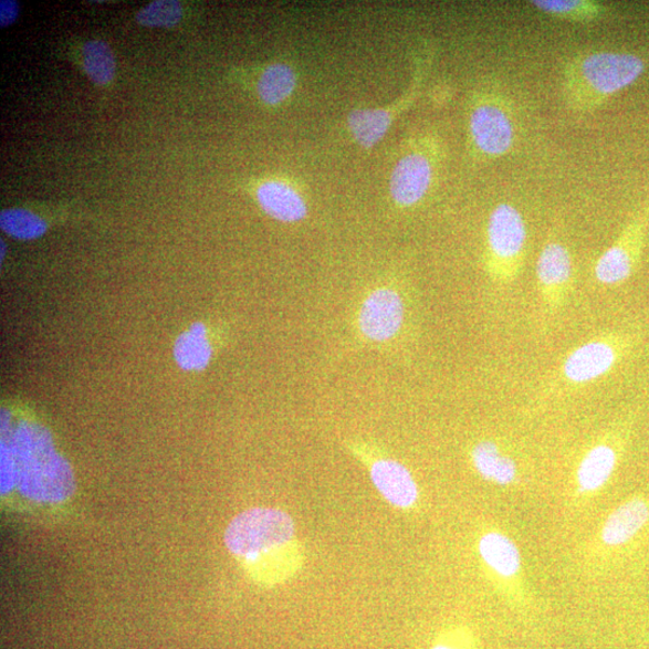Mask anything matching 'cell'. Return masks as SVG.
Instances as JSON below:
<instances>
[{
  "label": "cell",
  "instance_id": "obj_10",
  "mask_svg": "<svg viewBox=\"0 0 649 649\" xmlns=\"http://www.w3.org/2000/svg\"><path fill=\"white\" fill-rule=\"evenodd\" d=\"M433 168L430 159L421 154H410L400 159L391 175L390 191L395 202L410 207L420 202L430 189Z\"/></svg>",
  "mask_w": 649,
  "mask_h": 649
},
{
  "label": "cell",
  "instance_id": "obj_9",
  "mask_svg": "<svg viewBox=\"0 0 649 649\" xmlns=\"http://www.w3.org/2000/svg\"><path fill=\"white\" fill-rule=\"evenodd\" d=\"M472 140L483 156L501 158L509 154L515 143L513 118L499 103L478 105L469 121Z\"/></svg>",
  "mask_w": 649,
  "mask_h": 649
},
{
  "label": "cell",
  "instance_id": "obj_20",
  "mask_svg": "<svg viewBox=\"0 0 649 649\" xmlns=\"http://www.w3.org/2000/svg\"><path fill=\"white\" fill-rule=\"evenodd\" d=\"M84 67L95 85L105 86L115 77L116 61L114 52L102 40H91L84 46Z\"/></svg>",
  "mask_w": 649,
  "mask_h": 649
},
{
  "label": "cell",
  "instance_id": "obj_2",
  "mask_svg": "<svg viewBox=\"0 0 649 649\" xmlns=\"http://www.w3.org/2000/svg\"><path fill=\"white\" fill-rule=\"evenodd\" d=\"M12 464V490L38 504H60L75 490L71 465L54 449L45 428L23 423L13 432L11 443L2 444Z\"/></svg>",
  "mask_w": 649,
  "mask_h": 649
},
{
  "label": "cell",
  "instance_id": "obj_11",
  "mask_svg": "<svg viewBox=\"0 0 649 649\" xmlns=\"http://www.w3.org/2000/svg\"><path fill=\"white\" fill-rule=\"evenodd\" d=\"M373 485L384 500L398 509H409L418 502L419 489L409 469L391 459H377L369 464Z\"/></svg>",
  "mask_w": 649,
  "mask_h": 649
},
{
  "label": "cell",
  "instance_id": "obj_6",
  "mask_svg": "<svg viewBox=\"0 0 649 649\" xmlns=\"http://www.w3.org/2000/svg\"><path fill=\"white\" fill-rule=\"evenodd\" d=\"M404 297L391 287L373 290L358 311L357 325L362 335L375 343L395 338L405 324Z\"/></svg>",
  "mask_w": 649,
  "mask_h": 649
},
{
  "label": "cell",
  "instance_id": "obj_16",
  "mask_svg": "<svg viewBox=\"0 0 649 649\" xmlns=\"http://www.w3.org/2000/svg\"><path fill=\"white\" fill-rule=\"evenodd\" d=\"M479 554L492 571L503 577L515 576L521 569V554L510 537L491 532L479 542Z\"/></svg>",
  "mask_w": 649,
  "mask_h": 649
},
{
  "label": "cell",
  "instance_id": "obj_4",
  "mask_svg": "<svg viewBox=\"0 0 649 649\" xmlns=\"http://www.w3.org/2000/svg\"><path fill=\"white\" fill-rule=\"evenodd\" d=\"M528 240L526 222L511 203L496 205L486 227V269L499 284H511L519 278Z\"/></svg>",
  "mask_w": 649,
  "mask_h": 649
},
{
  "label": "cell",
  "instance_id": "obj_17",
  "mask_svg": "<svg viewBox=\"0 0 649 649\" xmlns=\"http://www.w3.org/2000/svg\"><path fill=\"white\" fill-rule=\"evenodd\" d=\"M179 366L188 370H201L211 362L212 347L202 324L192 325L179 336L175 347Z\"/></svg>",
  "mask_w": 649,
  "mask_h": 649
},
{
  "label": "cell",
  "instance_id": "obj_18",
  "mask_svg": "<svg viewBox=\"0 0 649 649\" xmlns=\"http://www.w3.org/2000/svg\"><path fill=\"white\" fill-rule=\"evenodd\" d=\"M355 140L365 148L376 146L388 133L391 114L383 108L356 109L348 118Z\"/></svg>",
  "mask_w": 649,
  "mask_h": 649
},
{
  "label": "cell",
  "instance_id": "obj_23",
  "mask_svg": "<svg viewBox=\"0 0 649 649\" xmlns=\"http://www.w3.org/2000/svg\"><path fill=\"white\" fill-rule=\"evenodd\" d=\"M184 17L182 6L176 0H157L137 12L136 20L145 27H175Z\"/></svg>",
  "mask_w": 649,
  "mask_h": 649
},
{
  "label": "cell",
  "instance_id": "obj_15",
  "mask_svg": "<svg viewBox=\"0 0 649 649\" xmlns=\"http://www.w3.org/2000/svg\"><path fill=\"white\" fill-rule=\"evenodd\" d=\"M472 462L477 472L485 480L506 486L517 475L516 462L504 456L499 446L491 440H483L472 450Z\"/></svg>",
  "mask_w": 649,
  "mask_h": 649
},
{
  "label": "cell",
  "instance_id": "obj_19",
  "mask_svg": "<svg viewBox=\"0 0 649 649\" xmlns=\"http://www.w3.org/2000/svg\"><path fill=\"white\" fill-rule=\"evenodd\" d=\"M296 87V74L286 64H272L265 69L258 82V93L262 102L279 105L293 94Z\"/></svg>",
  "mask_w": 649,
  "mask_h": 649
},
{
  "label": "cell",
  "instance_id": "obj_12",
  "mask_svg": "<svg viewBox=\"0 0 649 649\" xmlns=\"http://www.w3.org/2000/svg\"><path fill=\"white\" fill-rule=\"evenodd\" d=\"M257 198L262 210L283 223L300 222L308 213L305 200L294 188L283 182L270 181L261 185Z\"/></svg>",
  "mask_w": 649,
  "mask_h": 649
},
{
  "label": "cell",
  "instance_id": "obj_21",
  "mask_svg": "<svg viewBox=\"0 0 649 649\" xmlns=\"http://www.w3.org/2000/svg\"><path fill=\"white\" fill-rule=\"evenodd\" d=\"M531 4L549 18L573 22L596 20L603 10L600 4L585 0H534Z\"/></svg>",
  "mask_w": 649,
  "mask_h": 649
},
{
  "label": "cell",
  "instance_id": "obj_24",
  "mask_svg": "<svg viewBox=\"0 0 649 649\" xmlns=\"http://www.w3.org/2000/svg\"><path fill=\"white\" fill-rule=\"evenodd\" d=\"M19 12L18 2H13V0H2L0 2V24H2L3 29L18 20Z\"/></svg>",
  "mask_w": 649,
  "mask_h": 649
},
{
  "label": "cell",
  "instance_id": "obj_5",
  "mask_svg": "<svg viewBox=\"0 0 649 649\" xmlns=\"http://www.w3.org/2000/svg\"><path fill=\"white\" fill-rule=\"evenodd\" d=\"M649 230V200L635 212L618 239L600 255L594 268L598 283L607 286L627 282L638 270Z\"/></svg>",
  "mask_w": 649,
  "mask_h": 649
},
{
  "label": "cell",
  "instance_id": "obj_13",
  "mask_svg": "<svg viewBox=\"0 0 649 649\" xmlns=\"http://www.w3.org/2000/svg\"><path fill=\"white\" fill-rule=\"evenodd\" d=\"M649 520V506L642 500H632L617 507L606 520L601 532L603 542L609 546L627 544Z\"/></svg>",
  "mask_w": 649,
  "mask_h": 649
},
{
  "label": "cell",
  "instance_id": "obj_7",
  "mask_svg": "<svg viewBox=\"0 0 649 649\" xmlns=\"http://www.w3.org/2000/svg\"><path fill=\"white\" fill-rule=\"evenodd\" d=\"M626 338H599L579 345L566 356L562 373L573 384H587L597 380L620 362L628 350Z\"/></svg>",
  "mask_w": 649,
  "mask_h": 649
},
{
  "label": "cell",
  "instance_id": "obj_22",
  "mask_svg": "<svg viewBox=\"0 0 649 649\" xmlns=\"http://www.w3.org/2000/svg\"><path fill=\"white\" fill-rule=\"evenodd\" d=\"M0 226L10 237L19 240L38 239L46 231L43 219L22 209L4 210L0 214Z\"/></svg>",
  "mask_w": 649,
  "mask_h": 649
},
{
  "label": "cell",
  "instance_id": "obj_1",
  "mask_svg": "<svg viewBox=\"0 0 649 649\" xmlns=\"http://www.w3.org/2000/svg\"><path fill=\"white\" fill-rule=\"evenodd\" d=\"M224 542L248 576L262 586L287 582L305 559L295 522L280 509L243 511L229 523Z\"/></svg>",
  "mask_w": 649,
  "mask_h": 649
},
{
  "label": "cell",
  "instance_id": "obj_8",
  "mask_svg": "<svg viewBox=\"0 0 649 649\" xmlns=\"http://www.w3.org/2000/svg\"><path fill=\"white\" fill-rule=\"evenodd\" d=\"M536 280L544 305L549 313L559 311L573 285V259L558 241L546 243L536 261Z\"/></svg>",
  "mask_w": 649,
  "mask_h": 649
},
{
  "label": "cell",
  "instance_id": "obj_14",
  "mask_svg": "<svg viewBox=\"0 0 649 649\" xmlns=\"http://www.w3.org/2000/svg\"><path fill=\"white\" fill-rule=\"evenodd\" d=\"M618 462L616 449L609 444L592 448L577 469V483L583 492L601 489L615 472Z\"/></svg>",
  "mask_w": 649,
  "mask_h": 649
},
{
  "label": "cell",
  "instance_id": "obj_3",
  "mask_svg": "<svg viewBox=\"0 0 649 649\" xmlns=\"http://www.w3.org/2000/svg\"><path fill=\"white\" fill-rule=\"evenodd\" d=\"M649 65L637 53L598 51L573 62L566 82L574 104L594 107L634 84Z\"/></svg>",
  "mask_w": 649,
  "mask_h": 649
},
{
  "label": "cell",
  "instance_id": "obj_25",
  "mask_svg": "<svg viewBox=\"0 0 649 649\" xmlns=\"http://www.w3.org/2000/svg\"><path fill=\"white\" fill-rule=\"evenodd\" d=\"M432 649H456L447 645H436Z\"/></svg>",
  "mask_w": 649,
  "mask_h": 649
}]
</instances>
